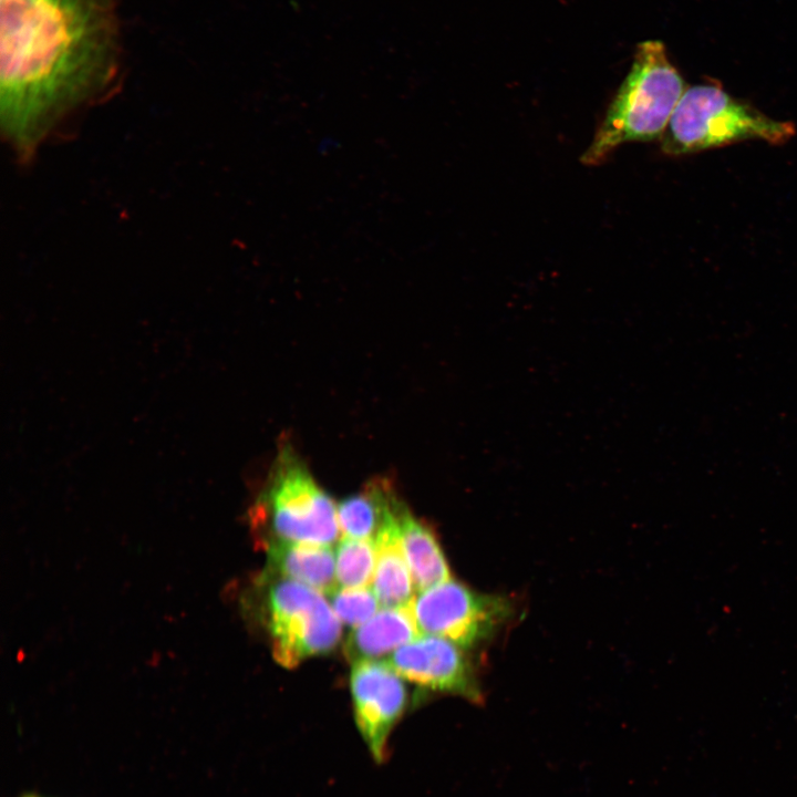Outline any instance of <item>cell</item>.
Returning a JSON list of instances; mask_svg holds the SVG:
<instances>
[{"label":"cell","instance_id":"1","mask_svg":"<svg viewBox=\"0 0 797 797\" xmlns=\"http://www.w3.org/2000/svg\"><path fill=\"white\" fill-rule=\"evenodd\" d=\"M3 134L28 158L118 65L114 0H0Z\"/></svg>","mask_w":797,"mask_h":797},{"label":"cell","instance_id":"2","mask_svg":"<svg viewBox=\"0 0 797 797\" xmlns=\"http://www.w3.org/2000/svg\"><path fill=\"white\" fill-rule=\"evenodd\" d=\"M685 92L684 82L661 41L640 43L632 66L580 157L600 165L619 146L660 138Z\"/></svg>","mask_w":797,"mask_h":797},{"label":"cell","instance_id":"3","mask_svg":"<svg viewBox=\"0 0 797 797\" xmlns=\"http://www.w3.org/2000/svg\"><path fill=\"white\" fill-rule=\"evenodd\" d=\"M795 133L793 123L772 118L718 84L706 83L685 90L660 139L664 154L679 156L751 139L780 145Z\"/></svg>","mask_w":797,"mask_h":797},{"label":"cell","instance_id":"4","mask_svg":"<svg viewBox=\"0 0 797 797\" xmlns=\"http://www.w3.org/2000/svg\"><path fill=\"white\" fill-rule=\"evenodd\" d=\"M251 516L258 531L267 530V541L331 545L340 530L338 505L288 442L276 456Z\"/></svg>","mask_w":797,"mask_h":797},{"label":"cell","instance_id":"5","mask_svg":"<svg viewBox=\"0 0 797 797\" xmlns=\"http://www.w3.org/2000/svg\"><path fill=\"white\" fill-rule=\"evenodd\" d=\"M259 584L262 618L279 664L292 669L311 655L334 649L342 625L321 591L267 570Z\"/></svg>","mask_w":797,"mask_h":797},{"label":"cell","instance_id":"6","mask_svg":"<svg viewBox=\"0 0 797 797\" xmlns=\"http://www.w3.org/2000/svg\"><path fill=\"white\" fill-rule=\"evenodd\" d=\"M411 604L422 633L463 649L493 638L514 613L507 597L480 593L453 579L420 591Z\"/></svg>","mask_w":797,"mask_h":797},{"label":"cell","instance_id":"7","mask_svg":"<svg viewBox=\"0 0 797 797\" xmlns=\"http://www.w3.org/2000/svg\"><path fill=\"white\" fill-rule=\"evenodd\" d=\"M356 726L374 760L387 756L389 736L407 704L403 677L387 661L353 663L350 677Z\"/></svg>","mask_w":797,"mask_h":797},{"label":"cell","instance_id":"8","mask_svg":"<svg viewBox=\"0 0 797 797\" xmlns=\"http://www.w3.org/2000/svg\"><path fill=\"white\" fill-rule=\"evenodd\" d=\"M387 662L403 679L425 690L482 700L475 670L463 648L445 638L422 633L396 649Z\"/></svg>","mask_w":797,"mask_h":797},{"label":"cell","instance_id":"9","mask_svg":"<svg viewBox=\"0 0 797 797\" xmlns=\"http://www.w3.org/2000/svg\"><path fill=\"white\" fill-rule=\"evenodd\" d=\"M422 632L411 602L379 610L363 624L355 627L344 645L346 658L354 662L379 660L416 639Z\"/></svg>","mask_w":797,"mask_h":797},{"label":"cell","instance_id":"10","mask_svg":"<svg viewBox=\"0 0 797 797\" xmlns=\"http://www.w3.org/2000/svg\"><path fill=\"white\" fill-rule=\"evenodd\" d=\"M267 571L330 593L335 587L331 545L287 540L266 542Z\"/></svg>","mask_w":797,"mask_h":797},{"label":"cell","instance_id":"11","mask_svg":"<svg viewBox=\"0 0 797 797\" xmlns=\"http://www.w3.org/2000/svg\"><path fill=\"white\" fill-rule=\"evenodd\" d=\"M400 503L375 538L376 565L373 591L383 608L402 607L414 598V582L406 561L400 531Z\"/></svg>","mask_w":797,"mask_h":797},{"label":"cell","instance_id":"12","mask_svg":"<svg viewBox=\"0 0 797 797\" xmlns=\"http://www.w3.org/2000/svg\"><path fill=\"white\" fill-rule=\"evenodd\" d=\"M400 501L387 479H372L361 491L338 504L340 530L343 536L375 540Z\"/></svg>","mask_w":797,"mask_h":797},{"label":"cell","instance_id":"13","mask_svg":"<svg viewBox=\"0 0 797 797\" xmlns=\"http://www.w3.org/2000/svg\"><path fill=\"white\" fill-rule=\"evenodd\" d=\"M401 540L414 587L418 591L451 579L447 560L433 529L403 504L400 510Z\"/></svg>","mask_w":797,"mask_h":797},{"label":"cell","instance_id":"14","mask_svg":"<svg viewBox=\"0 0 797 797\" xmlns=\"http://www.w3.org/2000/svg\"><path fill=\"white\" fill-rule=\"evenodd\" d=\"M375 565L374 540L342 536L335 553V580L340 587H368L373 581Z\"/></svg>","mask_w":797,"mask_h":797},{"label":"cell","instance_id":"15","mask_svg":"<svg viewBox=\"0 0 797 797\" xmlns=\"http://www.w3.org/2000/svg\"><path fill=\"white\" fill-rule=\"evenodd\" d=\"M330 604L341 622L359 627L373 617L380 602L369 587L335 588L329 593Z\"/></svg>","mask_w":797,"mask_h":797},{"label":"cell","instance_id":"16","mask_svg":"<svg viewBox=\"0 0 797 797\" xmlns=\"http://www.w3.org/2000/svg\"><path fill=\"white\" fill-rule=\"evenodd\" d=\"M19 797H44V796H41L37 793H25V794L20 795Z\"/></svg>","mask_w":797,"mask_h":797}]
</instances>
